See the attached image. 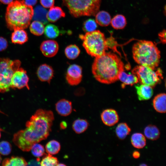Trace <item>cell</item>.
Instances as JSON below:
<instances>
[{
	"instance_id": "6da1fadb",
	"label": "cell",
	"mask_w": 166,
	"mask_h": 166,
	"mask_svg": "<svg viewBox=\"0 0 166 166\" xmlns=\"http://www.w3.org/2000/svg\"><path fill=\"white\" fill-rule=\"evenodd\" d=\"M54 119L51 111L38 109L26 122V128L14 134L13 143L22 151L29 152L34 144L47 138Z\"/></svg>"
},
{
	"instance_id": "7a4b0ae2",
	"label": "cell",
	"mask_w": 166,
	"mask_h": 166,
	"mask_svg": "<svg viewBox=\"0 0 166 166\" xmlns=\"http://www.w3.org/2000/svg\"><path fill=\"white\" fill-rule=\"evenodd\" d=\"M124 64L116 54L106 52L95 57L92 65V73L96 79L109 84L118 80L119 74L124 71Z\"/></svg>"
},
{
	"instance_id": "3957f363",
	"label": "cell",
	"mask_w": 166,
	"mask_h": 166,
	"mask_svg": "<svg viewBox=\"0 0 166 166\" xmlns=\"http://www.w3.org/2000/svg\"><path fill=\"white\" fill-rule=\"evenodd\" d=\"M33 14L32 6L26 5L23 0L13 1L6 8L5 19L7 26L12 30L27 28Z\"/></svg>"
},
{
	"instance_id": "277c9868",
	"label": "cell",
	"mask_w": 166,
	"mask_h": 166,
	"mask_svg": "<svg viewBox=\"0 0 166 166\" xmlns=\"http://www.w3.org/2000/svg\"><path fill=\"white\" fill-rule=\"evenodd\" d=\"M132 56L140 65L155 69L160 62V51L156 45L151 41L140 40L135 43L132 47Z\"/></svg>"
},
{
	"instance_id": "5b68a950",
	"label": "cell",
	"mask_w": 166,
	"mask_h": 166,
	"mask_svg": "<svg viewBox=\"0 0 166 166\" xmlns=\"http://www.w3.org/2000/svg\"><path fill=\"white\" fill-rule=\"evenodd\" d=\"M79 38L83 41L82 45L86 52L92 57L100 56L109 48L104 34L99 30L80 34Z\"/></svg>"
},
{
	"instance_id": "8992f818",
	"label": "cell",
	"mask_w": 166,
	"mask_h": 166,
	"mask_svg": "<svg viewBox=\"0 0 166 166\" xmlns=\"http://www.w3.org/2000/svg\"><path fill=\"white\" fill-rule=\"evenodd\" d=\"M102 0H62L70 14L75 18L95 16L99 11Z\"/></svg>"
},
{
	"instance_id": "52a82bcc",
	"label": "cell",
	"mask_w": 166,
	"mask_h": 166,
	"mask_svg": "<svg viewBox=\"0 0 166 166\" xmlns=\"http://www.w3.org/2000/svg\"><path fill=\"white\" fill-rule=\"evenodd\" d=\"M21 63L18 60L0 58V93L9 91L13 74L20 67Z\"/></svg>"
},
{
	"instance_id": "ba28073f",
	"label": "cell",
	"mask_w": 166,
	"mask_h": 166,
	"mask_svg": "<svg viewBox=\"0 0 166 166\" xmlns=\"http://www.w3.org/2000/svg\"><path fill=\"white\" fill-rule=\"evenodd\" d=\"M155 70L139 65L135 67L132 72L137 76L140 83L153 88L160 82L163 78L161 70L159 68Z\"/></svg>"
},
{
	"instance_id": "9c48e42d",
	"label": "cell",
	"mask_w": 166,
	"mask_h": 166,
	"mask_svg": "<svg viewBox=\"0 0 166 166\" xmlns=\"http://www.w3.org/2000/svg\"><path fill=\"white\" fill-rule=\"evenodd\" d=\"M29 80L26 71L20 67L13 74L11 81V88L21 89L26 87L29 89Z\"/></svg>"
},
{
	"instance_id": "30bf717a",
	"label": "cell",
	"mask_w": 166,
	"mask_h": 166,
	"mask_svg": "<svg viewBox=\"0 0 166 166\" xmlns=\"http://www.w3.org/2000/svg\"><path fill=\"white\" fill-rule=\"evenodd\" d=\"M82 76L81 67L74 64L69 67L66 74V79L68 83L70 85H76L81 82Z\"/></svg>"
},
{
	"instance_id": "8fae6325",
	"label": "cell",
	"mask_w": 166,
	"mask_h": 166,
	"mask_svg": "<svg viewBox=\"0 0 166 166\" xmlns=\"http://www.w3.org/2000/svg\"><path fill=\"white\" fill-rule=\"evenodd\" d=\"M40 50L45 57H52L57 53L59 45L57 42L53 40H47L43 41L41 43Z\"/></svg>"
},
{
	"instance_id": "7c38bea8",
	"label": "cell",
	"mask_w": 166,
	"mask_h": 166,
	"mask_svg": "<svg viewBox=\"0 0 166 166\" xmlns=\"http://www.w3.org/2000/svg\"><path fill=\"white\" fill-rule=\"evenodd\" d=\"M101 120L103 123L109 126H112L119 121V117L117 112L112 109L104 110L101 115Z\"/></svg>"
},
{
	"instance_id": "4fadbf2b",
	"label": "cell",
	"mask_w": 166,
	"mask_h": 166,
	"mask_svg": "<svg viewBox=\"0 0 166 166\" xmlns=\"http://www.w3.org/2000/svg\"><path fill=\"white\" fill-rule=\"evenodd\" d=\"M54 74L52 67L46 64L40 65L37 71V75L39 79L42 81H47L50 83Z\"/></svg>"
},
{
	"instance_id": "5bb4252c",
	"label": "cell",
	"mask_w": 166,
	"mask_h": 166,
	"mask_svg": "<svg viewBox=\"0 0 166 166\" xmlns=\"http://www.w3.org/2000/svg\"><path fill=\"white\" fill-rule=\"evenodd\" d=\"M72 102L65 99L60 100L55 105L57 112L59 114L63 116L69 115L72 112Z\"/></svg>"
},
{
	"instance_id": "9a60e30c",
	"label": "cell",
	"mask_w": 166,
	"mask_h": 166,
	"mask_svg": "<svg viewBox=\"0 0 166 166\" xmlns=\"http://www.w3.org/2000/svg\"><path fill=\"white\" fill-rule=\"evenodd\" d=\"M139 100H147L150 99L153 94L152 88L144 84H141L135 86Z\"/></svg>"
},
{
	"instance_id": "2e32d148",
	"label": "cell",
	"mask_w": 166,
	"mask_h": 166,
	"mask_svg": "<svg viewBox=\"0 0 166 166\" xmlns=\"http://www.w3.org/2000/svg\"><path fill=\"white\" fill-rule=\"evenodd\" d=\"M166 96L165 93H160L156 95L153 100V105L154 109L158 112H166Z\"/></svg>"
},
{
	"instance_id": "e0dca14e",
	"label": "cell",
	"mask_w": 166,
	"mask_h": 166,
	"mask_svg": "<svg viewBox=\"0 0 166 166\" xmlns=\"http://www.w3.org/2000/svg\"><path fill=\"white\" fill-rule=\"evenodd\" d=\"M65 13L61 7L53 6L47 12L46 18L48 21L53 23L61 17H65Z\"/></svg>"
},
{
	"instance_id": "ac0fdd59",
	"label": "cell",
	"mask_w": 166,
	"mask_h": 166,
	"mask_svg": "<svg viewBox=\"0 0 166 166\" xmlns=\"http://www.w3.org/2000/svg\"><path fill=\"white\" fill-rule=\"evenodd\" d=\"M118 79L122 82V88H124L126 85L132 86L139 82L138 78L133 73L127 74L124 71L119 74Z\"/></svg>"
},
{
	"instance_id": "d6986e66",
	"label": "cell",
	"mask_w": 166,
	"mask_h": 166,
	"mask_svg": "<svg viewBox=\"0 0 166 166\" xmlns=\"http://www.w3.org/2000/svg\"><path fill=\"white\" fill-rule=\"evenodd\" d=\"M28 37L26 32L24 29H15L12 33L11 40L14 44H22L27 41Z\"/></svg>"
},
{
	"instance_id": "ffe728a7",
	"label": "cell",
	"mask_w": 166,
	"mask_h": 166,
	"mask_svg": "<svg viewBox=\"0 0 166 166\" xmlns=\"http://www.w3.org/2000/svg\"><path fill=\"white\" fill-rule=\"evenodd\" d=\"M96 23L101 26H107L110 23L111 16L108 12L103 10L98 11L95 15Z\"/></svg>"
},
{
	"instance_id": "44dd1931",
	"label": "cell",
	"mask_w": 166,
	"mask_h": 166,
	"mask_svg": "<svg viewBox=\"0 0 166 166\" xmlns=\"http://www.w3.org/2000/svg\"><path fill=\"white\" fill-rule=\"evenodd\" d=\"M47 11L39 5L37 6L34 10L33 18L35 21H37L45 24L48 23L46 18Z\"/></svg>"
},
{
	"instance_id": "7402d4cb",
	"label": "cell",
	"mask_w": 166,
	"mask_h": 166,
	"mask_svg": "<svg viewBox=\"0 0 166 166\" xmlns=\"http://www.w3.org/2000/svg\"><path fill=\"white\" fill-rule=\"evenodd\" d=\"M131 142L134 147L138 149L143 148L146 144L145 136L140 133H133L131 136Z\"/></svg>"
},
{
	"instance_id": "603a6c76",
	"label": "cell",
	"mask_w": 166,
	"mask_h": 166,
	"mask_svg": "<svg viewBox=\"0 0 166 166\" xmlns=\"http://www.w3.org/2000/svg\"><path fill=\"white\" fill-rule=\"evenodd\" d=\"M145 136L148 139L154 140L158 139L160 136V132L158 128L156 126L150 124L144 129Z\"/></svg>"
},
{
	"instance_id": "cb8c5ba5",
	"label": "cell",
	"mask_w": 166,
	"mask_h": 166,
	"mask_svg": "<svg viewBox=\"0 0 166 166\" xmlns=\"http://www.w3.org/2000/svg\"><path fill=\"white\" fill-rule=\"evenodd\" d=\"M2 165L7 166H26L28 163L23 157L12 156L10 158L4 159L2 163Z\"/></svg>"
},
{
	"instance_id": "d4e9b609",
	"label": "cell",
	"mask_w": 166,
	"mask_h": 166,
	"mask_svg": "<svg viewBox=\"0 0 166 166\" xmlns=\"http://www.w3.org/2000/svg\"><path fill=\"white\" fill-rule=\"evenodd\" d=\"M110 24L115 29H123L126 25L127 21L124 16L118 14L111 19Z\"/></svg>"
},
{
	"instance_id": "484cf974",
	"label": "cell",
	"mask_w": 166,
	"mask_h": 166,
	"mask_svg": "<svg viewBox=\"0 0 166 166\" xmlns=\"http://www.w3.org/2000/svg\"><path fill=\"white\" fill-rule=\"evenodd\" d=\"M131 131V129L126 123L122 122L119 124L116 127L115 132L117 136L120 139H125Z\"/></svg>"
},
{
	"instance_id": "4316f807",
	"label": "cell",
	"mask_w": 166,
	"mask_h": 166,
	"mask_svg": "<svg viewBox=\"0 0 166 166\" xmlns=\"http://www.w3.org/2000/svg\"><path fill=\"white\" fill-rule=\"evenodd\" d=\"M89 125V124L86 120L79 119L74 121L72 124V128L76 133L79 134L85 131Z\"/></svg>"
},
{
	"instance_id": "83f0119b",
	"label": "cell",
	"mask_w": 166,
	"mask_h": 166,
	"mask_svg": "<svg viewBox=\"0 0 166 166\" xmlns=\"http://www.w3.org/2000/svg\"><path fill=\"white\" fill-rule=\"evenodd\" d=\"M80 50L76 45H70L65 48V56L69 59L73 60L77 58L79 55Z\"/></svg>"
},
{
	"instance_id": "f1b7e54d",
	"label": "cell",
	"mask_w": 166,
	"mask_h": 166,
	"mask_svg": "<svg viewBox=\"0 0 166 166\" xmlns=\"http://www.w3.org/2000/svg\"><path fill=\"white\" fill-rule=\"evenodd\" d=\"M46 152L51 155H55L58 153L61 149L59 142L56 140H52L48 142L45 146Z\"/></svg>"
},
{
	"instance_id": "f546056e",
	"label": "cell",
	"mask_w": 166,
	"mask_h": 166,
	"mask_svg": "<svg viewBox=\"0 0 166 166\" xmlns=\"http://www.w3.org/2000/svg\"><path fill=\"white\" fill-rule=\"evenodd\" d=\"M44 29L43 24L37 21H33L30 26V31L31 33L37 36L42 35L44 32Z\"/></svg>"
},
{
	"instance_id": "4dcf8cb0",
	"label": "cell",
	"mask_w": 166,
	"mask_h": 166,
	"mask_svg": "<svg viewBox=\"0 0 166 166\" xmlns=\"http://www.w3.org/2000/svg\"><path fill=\"white\" fill-rule=\"evenodd\" d=\"M45 36L49 38H54L57 37L60 33L58 28L55 25L49 24L46 25L44 29Z\"/></svg>"
},
{
	"instance_id": "1f68e13d",
	"label": "cell",
	"mask_w": 166,
	"mask_h": 166,
	"mask_svg": "<svg viewBox=\"0 0 166 166\" xmlns=\"http://www.w3.org/2000/svg\"><path fill=\"white\" fill-rule=\"evenodd\" d=\"M40 163V165L43 166H56L58 161L57 158L48 154L43 158Z\"/></svg>"
},
{
	"instance_id": "d6a6232c",
	"label": "cell",
	"mask_w": 166,
	"mask_h": 166,
	"mask_svg": "<svg viewBox=\"0 0 166 166\" xmlns=\"http://www.w3.org/2000/svg\"><path fill=\"white\" fill-rule=\"evenodd\" d=\"M97 27V23L95 20L89 19L84 22L82 29L85 32H91L95 30Z\"/></svg>"
},
{
	"instance_id": "836d02e7",
	"label": "cell",
	"mask_w": 166,
	"mask_h": 166,
	"mask_svg": "<svg viewBox=\"0 0 166 166\" xmlns=\"http://www.w3.org/2000/svg\"><path fill=\"white\" fill-rule=\"evenodd\" d=\"M30 150L32 154L35 156L39 158L45 154V150L44 146L38 143L34 144Z\"/></svg>"
},
{
	"instance_id": "e575fe53",
	"label": "cell",
	"mask_w": 166,
	"mask_h": 166,
	"mask_svg": "<svg viewBox=\"0 0 166 166\" xmlns=\"http://www.w3.org/2000/svg\"><path fill=\"white\" fill-rule=\"evenodd\" d=\"M12 146L10 143L6 141L0 142V153L3 155H9L11 152Z\"/></svg>"
},
{
	"instance_id": "d590c367",
	"label": "cell",
	"mask_w": 166,
	"mask_h": 166,
	"mask_svg": "<svg viewBox=\"0 0 166 166\" xmlns=\"http://www.w3.org/2000/svg\"><path fill=\"white\" fill-rule=\"evenodd\" d=\"M40 2L44 8H50L53 6L54 0H40Z\"/></svg>"
},
{
	"instance_id": "8d00e7d4",
	"label": "cell",
	"mask_w": 166,
	"mask_h": 166,
	"mask_svg": "<svg viewBox=\"0 0 166 166\" xmlns=\"http://www.w3.org/2000/svg\"><path fill=\"white\" fill-rule=\"evenodd\" d=\"M8 42L5 38L0 37V51L5 50L8 46Z\"/></svg>"
},
{
	"instance_id": "74e56055",
	"label": "cell",
	"mask_w": 166,
	"mask_h": 166,
	"mask_svg": "<svg viewBox=\"0 0 166 166\" xmlns=\"http://www.w3.org/2000/svg\"><path fill=\"white\" fill-rule=\"evenodd\" d=\"M159 38L161 42L163 44L166 43V30H163L158 34Z\"/></svg>"
},
{
	"instance_id": "f35d334b",
	"label": "cell",
	"mask_w": 166,
	"mask_h": 166,
	"mask_svg": "<svg viewBox=\"0 0 166 166\" xmlns=\"http://www.w3.org/2000/svg\"><path fill=\"white\" fill-rule=\"evenodd\" d=\"M23 1L26 5L32 6L35 5L37 2V0H23Z\"/></svg>"
},
{
	"instance_id": "ab89813d",
	"label": "cell",
	"mask_w": 166,
	"mask_h": 166,
	"mask_svg": "<svg viewBox=\"0 0 166 166\" xmlns=\"http://www.w3.org/2000/svg\"><path fill=\"white\" fill-rule=\"evenodd\" d=\"M132 156L134 159H138L140 156V153L139 152L135 151L133 152Z\"/></svg>"
},
{
	"instance_id": "60d3db41",
	"label": "cell",
	"mask_w": 166,
	"mask_h": 166,
	"mask_svg": "<svg viewBox=\"0 0 166 166\" xmlns=\"http://www.w3.org/2000/svg\"><path fill=\"white\" fill-rule=\"evenodd\" d=\"M60 127L61 129H65L67 127V124L65 121H62L60 123Z\"/></svg>"
},
{
	"instance_id": "b9f144b4",
	"label": "cell",
	"mask_w": 166,
	"mask_h": 166,
	"mask_svg": "<svg viewBox=\"0 0 166 166\" xmlns=\"http://www.w3.org/2000/svg\"><path fill=\"white\" fill-rule=\"evenodd\" d=\"M13 1V0H0V2L5 4H9Z\"/></svg>"
},
{
	"instance_id": "7bdbcfd3",
	"label": "cell",
	"mask_w": 166,
	"mask_h": 166,
	"mask_svg": "<svg viewBox=\"0 0 166 166\" xmlns=\"http://www.w3.org/2000/svg\"><path fill=\"white\" fill-rule=\"evenodd\" d=\"M66 165L65 164H59L58 163L57 166H65Z\"/></svg>"
},
{
	"instance_id": "ee69618b",
	"label": "cell",
	"mask_w": 166,
	"mask_h": 166,
	"mask_svg": "<svg viewBox=\"0 0 166 166\" xmlns=\"http://www.w3.org/2000/svg\"><path fill=\"white\" fill-rule=\"evenodd\" d=\"M2 162V157L0 155V164H1Z\"/></svg>"
},
{
	"instance_id": "f6af8a7d",
	"label": "cell",
	"mask_w": 166,
	"mask_h": 166,
	"mask_svg": "<svg viewBox=\"0 0 166 166\" xmlns=\"http://www.w3.org/2000/svg\"><path fill=\"white\" fill-rule=\"evenodd\" d=\"M0 113H2V114H5L2 111L0 110Z\"/></svg>"
},
{
	"instance_id": "bcb514c9",
	"label": "cell",
	"mask_w": 166,
	"mask_h": 166,
	"mask_svg": "<svg viewBox=\"0 0 166 166\" xmlns=\"http://www.w3.org/2000/svg\"><path fill=\"white\" fill-rule=\"evenodd\" d=\"M1 134L0 131V138L1 137Z\"/></svg>"
}]
</instances>
